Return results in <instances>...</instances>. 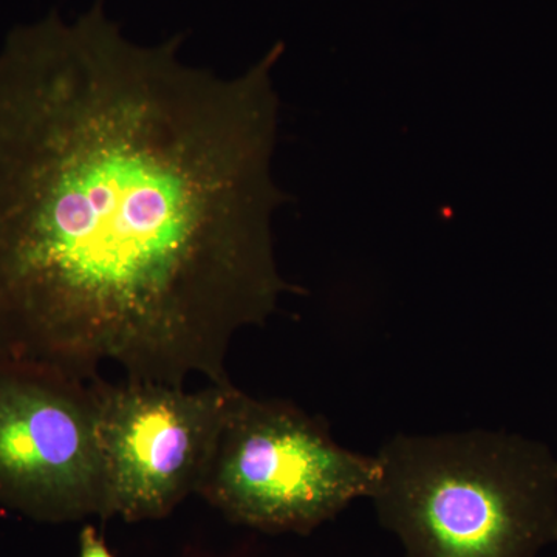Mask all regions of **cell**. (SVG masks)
Listing matches in <instances>:
<instances>
[{
  "label": "cell",
  "mask_w": 557,
  "mask_h": 557,
  "mask_svg": "<svg viewBox=\"0 0 557 557\" xmlns=\"http://www.w3.org/2000/svg\"><path fill=\"white\" fill-rule=\"evenodd\" d=\"M138 46L102 0L0 50V359L83 380L231 384L234 336L284 293L277 44L231 78Z\"/></svg>",
  "instance_id": "1"
},
{
  "label": "cell",
  "mask_w": 557,
  "mask_h": 557,
  "mask_svg": "<svg viewBox=\"0 0 557 557\" xmlns=\"http://www.w3.org/2000/svg\"><path fill=\"white\" fill-rule=\"evenodd\" d=\"M370 500L405 557H539L557 544V458L504 431L395 435Z\"/></svg>",
  "instance_id": "2"
},
{
  "label": "cell",
  "mask_w": 557,
  "mask_h": 557,
  "mask_svg": "<svg viewBox=\"0 0 557 557\" xmlns=\"http://www.w3.org/2000/svg\"><path fill=\"white\" fill-rule=\"evenodd\" d=\"M379 474L375 456L343 448L321 418L237 388L197 494L237 525L310 534L369 498Z\"/></svg>",
  "instance_id": "3"
},
{
  "label": "cell",
  "mask_w": 557,
  "mask_h": 557,
  "mask_svg": "<svg viewBox=\"0 0 557 557\" xmlns=\"http://www.w3.org/2000/svg\"><path fill=\"white\" fill-rule=\"evenodd\" d=\"M0 505L39 522L106 520L94 380L0 359Z\"/></svg>",
  "instance_id": "4"
},
{
  "label": "cell",
  "mask_w": 557,
  "mask_h": 557,
  "mask_svg": "<svg viewBox=\"0 0 557 557\" xmlns=\"http://www.w3.org/2000/svg\"><path fill=\"white\" fill-rule=\"evenodd\" d=\"M106 482V520L168 518L201 479L237 387L94 380Z\"/></svg>",
  "instance_id": "5"
},
{
  "label": "cell",
  "mask_w": 557,
  "mask_h": 557,
  "mask_svg": "<svg viewBox=\"0 0 557 557\" xmlns=\"http://www.w3.org/2000/svg\"><path fill=\"white\" fill-rule=\"evenodd\" d=\"M78 557H115L110 552L108 544L100 531L94 525H86L79 533Z\"/></svg>",
  "instance_id": "6"
}]
</instances>
